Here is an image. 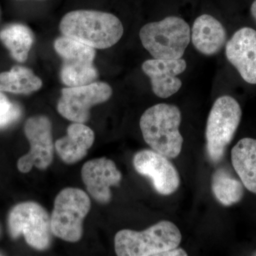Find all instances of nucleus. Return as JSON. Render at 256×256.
<instances>
[{
    "mask_svg": "<svg viewBox=\"0 0 256 256\" xmlns=\"http://www.w3.org/2000/svg\"><path fill=\"white\" fill-rule=\"evenodd\" d=\"M64 36L98 50L114 46L124 33V25L110 13L94 10H76L64 15L60 22Z\"/></svg>",
    "mask_w": 256,
    "mask_h": 256,
    "instance_id": "1",
    "label": "nucleus"
},
{
    "mask_svg": "<svg viewBox=\"0 0 256 256\" xmlns=\"http://www.w3.org/2000/svg\"><path fill=\"white\" fill-rule=\"evenodd\" d=\"M181 121L178 106L159 104L144 111L140 126L144 141L152 150L174 159L182 149L184 139L178 130Z\"/></svg>",
    "mask_w": 256,
    "mask_h": 256,
    "instance_id": "2",
    "label": "nucleus"
},
{
    "mask_svg": "<svg viewBox=\"0 0 256 256\" xmlns=\"http://www.w3.org/2000/svg\"><path fill=\"white\" fill-rule=\"evenodd\" d=\"M182 236L169 220H161L142 232L124 229L114 236V250L118 256H159L178 247Z\"/></svg>",
    "mask_w": 256,
    "mask_h": 256,
    "instance_id": "3",
    "label": "nucleus"
},
{
    "mask_svg": "<svg viewBox=\"0 0 256 256\" xmlns=\"http://www.w3.org/2000/svg\"><path fill=\"white\" fill-rule=\"evenodd\" d=\"M140 38L153 58L178 60L191 41V30L182 18L170 16L143 26Z\"/></svg>",
    "mask_w": 256,
    "mask_h": 256,
    "instance_id": "4",
    "label": "nucleus"
},
{
    "mask_svg": "<svg viewBox=\"0 0 256 256\" xmlns=\"http://www.w3.org/2000/svg\"><path fill=\"white\" fill-rule=\"evenodd\" d=\"M238 101L230 96L217 98L210 109L206 128V150L210 160H222L232 142L242 120Z\"/></svg>",
    "mask_w": 256,
    "mask_h": 256,
    "instance_id": "5",
    "label": "nucleus"
},
{
    "mask_svg": "<svg viewBox=\"0 0 256 256\" xmlns=\"http://www.w3.org/2000/svg\"><path fill=\"white\" fill-rule=\"evenodd\" d=\"M90 206V198L82 190L66 188L60 191L56 197L50 216L52 234L66 242H78Z\"/></svg>",
    "mask_w": 256,
    "mask_h": 256,
    "instance_id": "6",
    "label": "nucleus"
},
{
    "mask_svg": "<svg viewBox=\"0 0 256 256\" xmlns=\"http://www.w3.org/2000/svg\"><path fill=\"white\" fill-rule=\"evenodd\" d=\"M10 233L14 238L21 234L30 246L45 250L52 240L50 218L48 212L35 202H24L13 208L9 216Z\"/></svg>",
    "mask_w": 256,
    "mask_h": 256,
    "instance_id": "7",
    "label": "nucleus"
},
{
    "mask_svg": "<svg viewBox=\"0 0 256 256\" xmlns=\"http://www.w3.org/2000/svg\"><path fill=\"white\" fill-rule=\"evenodd\" d=\"M112 94V88L104 82H95L82 86L64 88L57 110L68 120L84 124L90 118L92 106L108 100Z\"/></svg>",
    "mask_w": 256,
    "mask_h": 256,
    "instance_id": "8",
    "label": "nucleus"
},
{
    "mask_svg": "<svg viewBox=\"0 0 256 256\" xmlns=\"http://www.w3.org/2000/svg\"><path fill=\"white\" fill-rule=\"evenodd\" d=\"M24 132L30 143V150L18 160V170L28 173L33 166L46 169L53 161L55 148L50 120L43 116L30 118L25 124Z\"/></svg>",
    "mask_w": 256,
    "mask_h": 256,
    "instance_id": "9",
    "label": "nucleus"
},
{
    "mask_svg": "<svg viewBox=\"0 0 256 256\" xmlns=\"http://www.w3.org/2000/svg\"><path fill=\"white\" fill-rule=\"evenodd\" d=\"M133 164L140 174L151 180L153 188L160 194L169 196L180 188V176L176 168L169 158L152 150L136 153Z\"/></svg>",
    "mask_w": 256,
    "mask_h": 256,
    "instance_id": "10",
    "label": "nucleus"
},
{
    "mask_svg": "<svg viewBox=\"0 0 256 256\" xmlns=\"http://www.w3.org/2000/svg\"><path fill=\"white\" fill-rule=\"evenodd\" d=\"M82 176L89 194L101 204L110 202L111 186H117L122 180L114 162L106 158L87 162L82 166Z\"/></svg>",
    "mask_w": 256,
    "mask_h": 256,
    "instance_id": "11",
    "label": "nucleus"
},
{
    "mask_svg": "<svg viewBox=\"0 0 256 256\" xmlns=\"http://www.w3.org/2000/svg\"><path fill=\"white\" fill-rule=\"evenodd\" d=\"M227 60L246 82L256 84V31L242 28L234 33L226 45Z\"/></svg>",
    "mask_w": 256,
    "mask_h": 256,
    "instance_id": "12",
    "label": "nucleus"
},
{
    "mask_svg": "<svg viewBox=\"0 0 256 256\" xmlns=\"http://www.w3.org/2000/svg\"><path fill=\"white\" fill-rule=\"evenodd\" d=\"M188 64L178 60H146L142 65V72L150 78L152 90L158 97L168 98L178 92L182 86L178 75L186 70Z\"/></svg>",
    "mask_w": 256,
    "mask_h": 256,
    "instance_id": "13",
    "label": "nucleus"
},
{
    "mask_svg": "<svg viewBox=\"0 0 256 256\" xmlns=\"http://www.w3.org/2000/svg\"><path fill=\"white\" fill-rule=\"evenodd\" d=\"M191 40L195 48L202 54L216 55L226 43V30L213 16L202 14L193 24Z\"/></svg>",
    "mask_w": 256,
    "mask_h": 256,
    "instance_id": "14",
    "label": "nucleus"
},
{
    "mask_svg": "<svg viewBox=\"0 0 256 256\" xmlns=\"http://www.w3.org/2000/svg\"><path fill=\"white\" fill-rule=\"evenodd\" d=\"M95 140V134L90 128L80 122L70 124L67 136L55 143V149L60 159L67 164H74L87 154Z\"/></svg>",
    "mask_w": 256,
    "mask_h": 256,
    "instance_id": "15",
    "label": "nucleus"
},
{
    "mask_svg": "<svg viewBox=\"0 0 256 256\" xmlns=\"http://www.w3.org/2000/svg\"><path fill=\"white\" fill-rule=\"evenodd\" d=\"M232 164L244 186L256 194V140L246 138L232 150Z\"/></svg>",
    "mask_w": 256,
    "mask_h": 256,
    "instance_id": "16",
    "label": "nucleus"
},
{
    "mask_svg": "<svg viewBox=\"0 0 256 256\" xmlns=\"http://www.w3.org/2000/svg\"><path fill=\"white\" fill-rule=\"evenodd\" d=\"M42 86L41 79L26 67L15 66L10 72L0 74V92L28 94Z\"/></svg>",
    "mask_w": 256,
    "mask_h": 256,
    "instance_id": "17",
    "label": "nucleus"
},
{
    "mask_svg": "<svg viewBox=\"0 0 256 256\" xmlns=\"http://www.w3.org/2000/svg\"><path fill=\"white\" fill-rule=\"evenodd\" d=\"M0 40L10 50L13 58L23 63L28 60L34 38L28 26L21 24H13L0 32Z\"/></svg>",
    "mask_w": 256,
    "mask_h": 256,
    "instance_id": "18",
    "label": "nucleus"
},
{
    "mask_svg": "<svg viewBox=\"0 0 256 256\" xmlns=\"http://www.w3.org/2000/svg\"><path fill=\"white\" fill-rule=\"evenodd\" d=\"M212 190L218 202L225 206L238 203L244 194V186L240 180L224 168L216 170L212 176Z\"/></svg>",
    "mask_w": 256,
    "mask_h": 256,
    "instance_id": "19",
    "label": "nucleus"
},
{
    "mask_svg": "<svg viewBox=\"0 0 256 256\" xmlns=\"http://www.w3.org/2000/svg\"><path fill=\"white\" fill-rule=\"evenodd\" d=\"M54 48L64 62L94 63L96 57L95 48L65 36L56 40Z\"/></svg>",
    "mask_w": 256,
    "mask_h": 256,
    "instance_id": "20",
    "label": "nucleus"
},
{
    "mask_svg": "<svg viewBox=\"0 0 256 256\" xmlns=\"http://www.w3.org/2000/svg\"><path fill=\"white\" fill-rule=\"evenodd\" d=\"M98 70L92 64L69 65L63 64L60 70V78L68 87L82 86L95 82Z\"/></svg>",
    "mask_w": 256,
    "mask_h": 256,
    "instance_id": "21",
    "label": "nucleus"
},
{
    "mask_svg": "<svg viewBox=\"0 0 256 256\" xmlns=\"http://www.w3.org/2000/svg\"><path fill=\"white\" fill-rule=\"evenodd\" d=\"M22 114L21 108L12 104L0 92V129L8 127L20 118Z\"/></svg>",
    "mask_w": 256,
    "mask_h": 256,
    "instance_id": "22",
    "label": "nucleus"
},
{
    "mask_svg": "<svg viewBox=\"0 0 256 256\" xmlns=\"http://www.w3.org/2000/svg\"><path fill=\"white\" fill-rule=\"evenodd\" d=\"M188 252L182 248H174L160 254L159 256H188Z\"/></svg>",
    "mask_w": 256,
    "mask_h": 256,
    "instance_id": "23",
    "label": "nucleus"
},
{
    "mask_svg": "<svg viewBox=\"0 0 256 256\" xmlns=\"http://www.w3.org/2000/svg\"><path fill=\"white\" fill-rule=\"evenodd\" d=\"M250 12H252V16L256 22V0H254L252 6H250Z\"/></svg>",
    "mask_w": 256,
    "mask_h": 256,
    "instance_id": "24",
    "label": "nucleus"
},
{
    "mask_svg": "<svg viewBox=\"0 0 256 256\" xmlns=\"http://www.w3.org/2000/svg\"><path fill=\"white\" fill-rule=\"evenodd\" d=\"M254 255L256 256V254H254Z\"/></svg>",
    "mask_w": 256,
    "mask_h": 256,
    "instance_id": "25",
    "label": "nucleus"
}]
</instances>
